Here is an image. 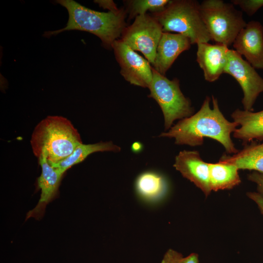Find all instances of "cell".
<instances>
[{
    "mask_svg": "<svg viewBox=\"0 0 263 263\" xmlns=\"http://www.w3.org/2000/svg\"><path fill=\"white\" fill-rule=\"evenodd\" d=\"M212 108L210 106V99L207 96L196 113L181 119L159 137L173 138L176 144L192 147L202 145L204 138L208 137L221 143L227 153H236L239 150L235 148L230 135L239 125L225 117L214 96H212Z\"/></svg>",
    "mask_w": 263,
    "mask_h": 263,
    "instance_id": "cell-1",
    "label": "cell"
},
{
    "mask_svg": "<svg viewBox=\"0 0 263 263\" xmlns=\"http://www.w3.org/2000/svg\"><path fill=\"white\" fill-rule=\"evenodd\" d=\"M56 2L67 9L68 22L63 28L46 32L43 35L45 37L66 31H86L98 37L104 47L110 49L126 27V11L123 9L118 13L101 12L89 9L73 0H58Z\"/></svg>",
    "mask_w": 263,
    "mask_h": 263,
    "instance_id": "cell-2",
    "label": "cell"
},
{
    "mask_svg": "<svg viewBox=\"0 0 263 263\" xmlns=\"http://www.w3.org/2000/svg\"><path fill=\"white\" fill-rule=\"evenodd\" d=\"M34 155H44L50 164L68 157L82 143L80 135L71 122L58 115H50L35 127L30 140Z\"/></svg>",
    "mask_w": 263,
    "mask_h": 263,
    "instance_id": "cell-3",
    "label": "cell"
},
{
    "mask_svg": "<svg viewBox=\"0 0 263 263\" xmlns=\"http://www.w3.org/2000/svg\"><path fill=\"white\" fill-rule=\"evenodd\" d=\"M163 32H174L188 38L192 44L211 40L203 20L200 4L195 0H170L165 9L152 13Z\"/></svg>",
    "mask_w": 263,
    "mask_h": 263,
    "instance_id": "cell-4",
    "label": "cell"
},
{
    "mask_svg": "<svg viewBox=\"0 0 263 263\" xmlns=\"http://www.w3.org/2000/svg\"><path fill=\"white\" fill-rule=\"evenodd\" d=\"M200 10L211 40L217 44L229 46L246 25L242 12L223 0H204Z\"/></svg>",
    "mask_w": 263,
    "mask_h": 263,
    "instance_id": "cell-5",
    "label": "cell"
},
{
    "mask_svg": "<svg viewBox=\"0 0 263 263\" xmlns=\"http://www.w3.org/2000/svg\"><path fill=\"white\" fill-rule=\"evenodd\" d=\"M152 73L149 96L159 105L164 117L165 130H169L175 120L192 115L194 109L181 92L178 79L170 80L153 68Z\"/></svg>",
    "mask_w": 263,
    "mask_h": 263,
    "instance_id": "cell-6",
    "label": "cell"
},
{
    "mask_svg": "<svg viewBox=\"0 0 263 263\" xmlns=\"http://www.w3.org/2000/svg\"><path fill=\"white\" fill-rule=\"evenodd\" d=\"M163 32L160 23L146 14L136 17L133 22L125 28L120 39L133 50L142 53L152 65Z\"/></svg>",
    "mask_w": 263,
    "mask_h": 263,
    "instance_id": "cell-7",
    "label": "cell"
},
{
    "mask_svg": "<svg viewBox=\"0 0 263 263\" xmlns=\"http://www.w3.org/2000/svg\"><path fill=\"white\" fill-rule=\"evenodd\" d=\"M224 73L231 75L241 86L244 93L242 103L244 110L253 111L256 100L263 92V78L249 62L232 49L228 52Z\"/></svg>",
    "mask_w": 263,
    "mask_h": 263,
    "instance_id": "cell-8",
    "label": "cell"
},
{
    "mask_svg": "<svg viewBox=\"0 0 263 263\" xmlns=\"http://www.w3.org/2000/svg\"><path fill=\"white\" fill-rule=\"evenodd\" d=\"M112 48L125 79L131 84L149 88L153 77L150 63L120 39L113 42Z\"/></svg>",
    "mask_w": 263,
    "mask_h": 263,
    "instance_id": "cell-9",
    "label": "cell"
},
{
    "mask_svg": "<svg viewBox=\"0 0 263 263\" xmlns=\"http://www.w3.org/2000/svg\"><path fill=\"white\" fill-rule=\"evenodd\" d=\"M173 167L182 175L199 188L205 196L211 191L209 163L204 161L196 150H184L175 157Z\"/></svg>",
    "mask_w": 263,
    "mask_h": 263,
    "instance_id": "cell-10",
    "label": "cell"
},
{
    "mask_svg": "<svg viewBox=\"0 0 263 263\" xmlns=\"http://www.w3.org/2000/svg\"><path fill=\"white\" fill-rule=\"evenodd\" d=\"M233 46L255 69H263V26L251 21L239 32Z\"/></svg>",
    "mask_w": 263,
    "mask_h": 263,
    "instance_id": "cell-11",
    "label": "cell"
},
{
    "mask_svg": "<svg viewBox=\"0 0 263 263\" xmlns=\"http://www.w3.org/2000/svg\"><path fill=\"white\" fill-rule=\"evenodd\" d=\"M41 173L37 183L41 190L40 197L37 206L28 211L26 220L30 218L39 219L43 216L47 205L56 196L63 174L50 165L42 154L38 158Z\"/></svg>",
    "mask_w": 263,
    "mask_h": 263,
    "instance_id": "cell-12",
    "label": "cell"
},
{
    "mask_svg": "<svg viewBox=\"0 0 263 263\" xmlns=\"http://www.w3.org/2000/svg\"><path fill=\"white\" fill-rule=\"evenodd\" d=\"M229 50L228 47L220 44H197L196 60L207 81H215L224 73Z\"/></svg>",
    "mask_w": 263,
    "mask_h": 263,
    "instance_id": "cell-13",
    "label": "cell"
},
{
    "mask_svg": "<svg viewBox=\"0 0 263 263\" xmlns=\"http://www.w3.org/2000/svg\"><path fill=\"white\" fill-rule=\"evenodd\" d=\"M191 44L190 39L183 35L163 32L152 64L153 68L165 75L179 55L189 49Z\"/></svg>",
    "mask_w": 263,
    "mask_h": 263,
    "instance_id": "cell-14",
    "label": "cell"
},
{
    "mask_svg": "<svg viewBox=\"0 0 263 263\" xmlns=\"http://www.w3.org/2000/svg\"><path fill=\"white\" fill-rule=\"evenodd\" d=\"M135 189L138 197L142 201L155 205L166 198L169 186L166 178L162 174L153 171H147L137 177Z\"/></svg>",
    "mask_w": 263,
    "mask_h": 263,
    "instance_id": "cell-15",
    "label": "cell"
},
{
    "mask_svg": "<svg viewBox=\"0 0 263 263\" xmlns=\"http://www.w3.org/2000/svg\"><path fill=\"white\" fill-rule=\"evenodd\" d=\"M231 116L240 126L233 132L234 138L242 140L244 145L254 140L263 141V110L253 112L238 109Z\"/></svg>",
    "mask_w": 263,
    "mask_h": 263,
    "instance_id": "cell-16",
    "label": "cell"
},
{
    "mask_svg": "<svg viewBox=\"0 0 263 263\" xmlns=\"http://www.w3.org/2000/svg\"><path fill=\"white\" fill-rule=\"evenodd\" d=\"M219 162L231 164L239 169H248L263 173V142L254 141L232 155H223Z\"/></svg>",
    "mask_w": 263,
    "mask_h": 263,
    "instance_id": "cell-17",
    "label": "cell"
},
{
    "mask_svg": "<svg viewBox=\"0 0 263 263\" xmlns=\"http://www.w3.org/2000/svg\"><path fill=\"white\" fill-rule=\"evenodd\" d=\"M120 150L119 146L114 144L111 141L89 144L82 143L78 145L71 154L66 158L57 163L50 165L64 174L69 169L82 162L93 153L98 151L119 152Z\"/></svg>",
    "mask_w": 263,
    "mask_h": 263,
    "instance_id": "cell-18",
    "label": "cell"
},
{
    "mask_svg": "<svg viewBox=\"0 0 263 263\" xmlns=\"http://www.w3.org/2000/svg\"><path fill=\"white\" fill-rule=\"evenodd\" d=\"M212 191L230 189L241 183L238 168L231 164L218 162L209 163Z\"/></svg>",
    "mask_w": 263,
    "mask_h": 263,
    "instance_id": "cell-19",
    "label": "cell"
},
{
    "mask_svg": "<svg viewBox=\"0 0 263 263\" xmlns=\"http://www.w3.org/2000/svg\"><path fill=\"white\" fill-rule=\"evenodd\" d=\"M169 0H126V13L132 19L136 17L147 14L148 11L152 13L163 11L169 3Z\"/></svg>",
    "mask_w": 263,
    "mask_h": 263,
    "instance_id": "cell-20",
    "label": "cell"
},
{
    "mask_svg": "<svg viewBox=\"0 0 263 263\" xmlns=\"http://www.w3.org/2000/svg\"><path fill=\"white\" fill-rule=\"evenodd\" d=\"M161 263H200V262L199 255L196 253L184 257L181 253L169 249L164 254Z\"/></svg>",
    "mask_w": 263,
    "mask_h": 263,
    "instance_id": "cell-21",
    "label": "cell"
},
{
    "mask_svg": "<svg viewBox=\"0 0 263 263\" xmlns=\"http://www.w3.org/2000/svg\"><path fill=\"white\" fill-rule=\"evenodd\" d=\"M233 4L238 5L248 15L252 16L263 6V0H233Z\"/></svg>",
    "mask_w": 263,
    "mask_h": 263,
    "instance_id": "cell-22",
    "label": "cell"
},
{
    "mask_svg": "<svg viewBox=\"0 0 263 263\" xmlns=\"http://www.w3.org/2000/svg\"><path fill=\"white\" fill-rule=\"evenodd\" d=\"M247 179L255 183L258 192L263 194V173L253 171L247 175Z\"/></svg>",
    "mask_w": 263,
    "mask_h": 263,
    "instance_id": "cell-23",
    "label": "cell"
},
{
    "mask_svg": "<svg viewBox=\"0 0 263 263\" xmlns=\"http://www.w3.org/2000/svg\"><path fill=\"white\" fill-rule=\"evenodd\" d=\"M94 2L97 3L98 5L104 8L109 10V12L113 13H118L122 9H118L113 2V0H96L94 1Z\"/></svg>",
    "mask_w": 263,
    "mask_h": 263,
    "instance_id": "cell-24",
    "label": "cell"
},
{
    "mask_svg": "<svg viewBox=\"0 0 263 263\" xmlns=\"http://www.w3.org/2000/svg\"><path fill=\"white\" fill-rule=\"evenodd\" d=\"M246 195L257 204L261 214L263 215V194L258 192H248Z\"/></svg>",
    "mask_w": 263,
    "mask_h": 263,
    "instance_id": "cell-25",
    "label": "cell"
},
{
    "mask_svg": "<svg viewBox=\"0 0 263 263\" xmlns=\"http://www.w3.org/2000/svg\"><path fill=\"white\" fill-rule=\"evenodd\" d=\"M142 148L141 144L139 142H135L133 143L132 146V150L135 152H139Z\"/></svg>",
    "mask_w": 263,
    "mask_h": 263,
    "instance_id": "cell-26",
    "label": "cell"
}]
</instances>
